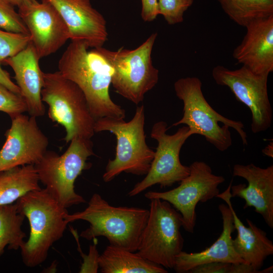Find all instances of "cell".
<instances>
[{
  "label": "cell",
  "instance_id": "1",
  "mask_svg": "<svg viewBox=\"0 0 273 273\" xmlns=\"http://www.w3.org/2000/svg\"><path fill=\"white\" fill-rule=\"evenodd\" d=\"M88 48L84 41H71L59 60V71L81 89L96 120L105 117L124 119L125 110L109 94L112 68L96 48Z\"/></svg>",
  "mask_w": 273,
  "mask_h": 273
},
{
  "label": "cell",
  "instance_id": "2",
  "mask_svg": "<svg viewBox=\"0 0 273 273\" xmlns=\"http://www.w3.org/2000/svg\"><path fill=\"white\" fill-rule=\"evenodd\" d=\"M149 210L136 207L111 205L98 193L94 194L87 207L81 211L67 214L68 223L83 220L89 226L80 236L90 240L105 237L110 245L136 252Z\"/></svg>",
  "mask_w": 273,
  "mask_h": 273
},
{
  "label": "cell",
  "instance_id": "3",
  "mask_svg": "<svg viewBox=\"0 0 273 273\" xmlns=\"http://www.w3.org/2000/svg\"><path fill=\"white\" fill-rule=\"evenodd\" d=\"M15 204L30 225L29 237L20 248L22 260L27 267H35L45 261L52 246L63 237L68 212L46 189L30 191Z\"/></svg>",
  "mask_w": 273,
  "mask_h": 273
},
{
  "label": "cell",
  "instance_id": "4",
  "mask_svg": "<svg viewBox=\"0 0 273 273\" xmlns=\"http://www.w3.org/2000/svg\"><path fill=\"white\" fill-rule=\"evenodd\" d=\"M202 86L201 80L194 76L181 78L174 82L176 96L183 102L184 107L182 118L172 126L185 124L193 134L202 135L221 152L226 151L232 145L230 127L237 131L244 145H248L243 123L226 118L216 111L205 98Z\"/></svg>",
  "mask_w": 273,
  "mask_h": 273
},
{
  "label": "cell",
  "instance_id": "5",
  "mask_svg": "<svg viewBox=\"0 0 273 273\" xmlns=\"http://www.w3.org/2000/svg\"><path fill=\"white\" fill-rule=\"evenodd\" d=\"M145 122L143 105L136 107L128 122L108 117L96 120L95 132L109 131L115 135L117 141L115 157L109 160L103 175L105 182H110L123 172L136 175L148 173L155 151L146 143Z\"/></svg>",
  "mask_w": 273,
  "mask_h": 273
},
{
  "label": "cell",
  "instance_id": "6",
  "mask_svg": "<svg viewBox=\"0 0 273 273\" xmlns=\"http://www.w3.org/2000/svg\"><path fill=\"white\" fill-rule=\"evenodd\" d=\"M157 35L153 33L133 50L121 48L113 51L103 47L95 48L113 70L111 84L115 92L135 105L142 102L158 82L159 70L151 57Z\"/></svg>",
  "mask_w": 273,
  "mask_h": 273
},
{
  "label": "cell",
  "instance_id": "7",
  "mask_svg": "<svg viewBox=\"0 0 273 273\" xmlns=\"http://www.w3.org/2000/svg\"><path fill=\"white\" fill-rule=\"evenodd\" d=\"M43 77L41 100L49 105V118L65 128L66 142L75 138L90 139L96 120L81 89L59 71L43 72Z\"/></svg>",
  "mask_w": 273,
  "mask_h": 273
},
{
  "label": "cell",
  "instance_id": "8",
  "mask_svg": "<svg viewBox=\"0 0 273 273\" xmlns=\"http://www.w3.org/2000/svg\"><path fill=\"white\" fill-rule=\"evenodd\" d=\"M70 142L62 155L47 151L34 165L39 181L66 208L85 202L83 197L75 192L74 183L81 172L90 167L86 161L95 155L90 139L75 138Z\"/></svg>",
  "mask_w": 273,
  "mask_h": 273
},
{
  "label": "cell",
  "instance_id": "9",
  "mask_svg": "<svg viewBox=\"0 0 273 273\" xmlns=\"http://www.w3.org/2000/svg\"><path fill=\"white\" fill-rule=\"evenodd\" d=\"M149 210L136 252L164 268H173L184 247L182 216L169 203L160 199H151Z\"/></svg>",
  "mask_w": 273,
  "mask_h": 273
},
{
  "label": "cell",
  "instance_id": "10",
  "mask_svg": "<svg viewBox=\"0 0 273 273\" xmlns=\"http://www.w3.org/2000/svg\"><path fill=\"white\" fill-rule=\"evenodd\" d=\"M168 129L164 121L153 125L151 137L158 143L154 158L146 176L134 186L128 196H136L156 184L161 188L171 187L189 175L190 167L181 164L179 154L187 140L193 134L187 126L179 128L173 134H167Z\"/></svg>",
  "mask_w": 273,
  "mask_h": 273
},
{
  "label": "cell",
  "instance_id": "11",
  "mask_svg": "<svg viewBox=\"0 0 273 273\" xmlns=\"http://www.w3.org/2000/svg\"><path fill=\"white\" fill-rule=\"evenodd\" d=\"M189 167V175L177 187L165 192L149 191L145 197L149 200L160 199L169 203L180 213L185 231L193 233L196 225L197 204L216 197L219 193L218 186L225 179L222 176L213 174L211 167L203 161H195Z\"/></svg>",
  "mask_w": 273,
  "mask_h": 273
},
{
  "label": "cell",
  "instance_id": "12",
  "mask_svg": "<svg viewBox=\"0 0 273 273\" xmlns=\"http://www.w3.org/2000/svg\"><path fill=\"white\" fill-rule=\"evenodd\" d=\"M212 76L217 84L229 87L236 99L249 109L253 133L270 127L272 110L267 90L268 75L256 74L244 66L230 70L217 65L213 68Z\"/></svg>",
  "mask_w": 273,
  "mask_h": 273
},
{
  "label": "cell",
  "instance_id": "13",
  "mask_svg": "<svg viewBox=\"0 0 273 273\" xmlns=\"http://www.w3.org/2000/svg\"><path fill=\"white\" fill-rule=\"evenodd\" d=\"M39 59L48 56L70 39L68 27L56 8L48 1H27L18 7Z\"/></svg>",
  "mask_w": 273,
  "mask_h": 273
},
{
  "label": "cell",
  "instance_id": "14",
  "mask_svg": "<svg viewBox=\"0 0 273 273\" xmlns=\"http://www.w3.org/2000/svg\"><path fill=\"white\" fill-rule=\"evenodd\" d=\"M12 119L0 150V172L19 166L35 165L47 151L48 138L39 128L35 117L22 113Z\"/></svg>",
  "mask_w": 273,
  "mask_h": 273
},
{
  "label": "cell",
  "instance_id": "15",
  "mask_svg": "<svg viewBox=\"0 0 273 273\" xmlns=\"http://www.w3.org/2000/svg\"><path fill=\"white\" fill-rule=\"evenodd\" d=\"M57 10L69 29L72 41L85 42L89 48L102 47L108 40L104 17L90 0H48Z\"/></svg>",
  "mask_w": 273,
  "mask_h": 273
},
{
  "label": "cell",
  "instance_id": "16",
  "mask_svg": "<svg viewBox=\"0 0 273 273\" xmlns=\"http://www.w3.org/2000/svg\"><path fill=\"white\" fill-rule=\"evenodd\" d=\"M233 174L245 179L246 184L231 186L232 197L245 201L244 208L253 207L261 215L266 224L273 228V165L266 168L253 163L234 165Z\"/></svg>",
  "mask_w": 273,
  "mask_h": 273
},
{
  "label": "cell",
  "instance_id": "17",
  "mask_svg": "<svg viewBox=\"0 0 273 273\" xmlns=\"http://www.w3.org/2000/svg\"><path fill=\"white\" fill-rule=\"evenodd\" d=\"M234 50V59L252 72L268 75L273 71V15L254 20Z\"/></svg>",
  "mask_w": 273,
  "mask_h": 273
},
{
  "label": "cell",
  "instance_id": "18",
  "mask_svg": "<svg viewBox=\"0 0 273 273\" xmlns=\"http://www.w3.org/2000/svg\"><path fill=\"white\" fill-rule=\"evenodd\" d=\"M39 59L30 41L23 50L2 62L13 69L17 85L27 105V112L35 117L42 116L45 113L41 97L43 72L39 67Z\"/></svg>",
  "mask_w": 273,
  "mask_h": 273
},
{
  "label": "cell",
  "instance_id": "19",
  "mask_svg": "<svg viewBox=\"0 0 273 273\" xmlns=\"http://www.w3.org/2000/svg\"><path fill=\"white\" fill-rule=\"evenodd\" d=\"M232 184V180L226 189L219 193L216 197L225 202L232 211L234 224L237 232L236 238L233 239L235 251L246 263L253 267L255 273L260 272L264 261L273 254V243L267 237L266 232L251 220L246 219L248 224L246 226L238 217L231 202Z\"/></svg>",
  "mask_w": 273,
  "mask_h": 273
},
{
  "label": "cell",
  "instance_id": "20",
  "mask_svg": "<svg viewBox=\"0 0 273 273\" xmlns=\"http://www.w3.org/2000/svg\"><path fill=\"white\" fill-rule=\"evenodd\" d=\"M222 219V231L216 241L209 247L198 252L181 251L176 257L173 269L176 272L185 273L195 266L212 262L232 263H245L235 251L232 234L235 230L232 211L226 204L218 206Z\"/></svg>",
  "mask_w": 273,
  "mask_h": 273
},
{
  "label": "cell",
  "instance_id": "21",
  "mask_svg": "<svg viewBox=\"0 0 273 273\" xmlns=\"http://www.w3.org/2000/svg\"><path fill=\"white\" fill-rule=\"evenodd\" d=\"M109 245L100 255L99 266L102 273H167L163 266L137 252Z\"/></svg>",
  "mask_w": 273,
  "mask_h": 273
},
{
  "label": "cell",
  "instance_id": "22",
  "mask_svg": "<svg viewBox=\"0 0 273 273\" xmlns=\"http://www.w3.org/2000/svg\"><path fill=\"white\" fill-rule=\"evenodd\" d=\"M39 182L33 164L0 172V206L11 204L27 193L40 189Z\"/></svg>",
  "mask_w": 273,
  "mask_h": 273
},
{
  "label": "cell",
  "instance_id": "23",
  "mask_svg": "<svg viewBox=\"0 0 273 273\" xmlns=\"http://www.w3.org/2000/svg\"><path fill=\"white\" fill-rule=\"evenodd\" d=\"M225 13L245 27L250 22L273 15V0H217Z\"/></svg>",
  "mask_w": 273,
  "mask_h": 273
},
{
  "label": "cell",
  "instance_id": "24",
  "mask_svg": "<svg viewBox=\"0 0 273 273\" xmlns=\"http://www.w3.org/2000/svg\"><path fill=\"white\" fill-rule=\"evenodd\" d=\"M24 218L16 204L0 206V256L6 247L18 250L24 244L26 235L21 226Z\"/></svg>",
  "mask_w": 273,
  "mask_h": 273
},
{
  "label": "cell",
  "instance_id": "25",
  "mask_svg": "<svg viewBox=\"0 0 273 273\" xmlns=\"http://www.w3.org/2000/svg\"><path fill=\"white\" fill-rule=\"evenodd\" d=\"M31 41L29 35L8 32L0 29V62L18 53Z\"/></svg>",
  "mask_w": 273,
  "mask_h": 273
},
{
  "label": "cell",
  "instance_id": "26",
  "mask_svg": "<svg viewBox=\"0 0 273 273\" xmlns=\"http://www.w3.org/2000/svg\"><path fill=\"white\" fill-rule=\"evenodd\" d=\"M0 29L8 32L29 35L26 25L18 12L15 11L14 6L5 0H0Z\"/></svg>",
  "mask_w": 273,
  "mask_h": 273
},
{
  "label": "cell",
  "instance_id": "27",
  "mask_svg": "<svg viewBox=\"0 0 273 273\" xmlns=\"http://www.w3.org/2000/svg\"><path fill=\"white\" fill-rule=\"evenodd\" d=\"M193 3L194 0H157L158 15L169 25L181 23L185 12Z\"/></svg>",
  "mask_w": 273,
  "mask_h": 273
},
{
  "label": "cell",
  "instance_id": "28",
  "mask_svg": "<svg viewBox=\"0 0 273 273\" xmlns=\"http://www.w3.org/2000/svg\"><path fill=\"white\" fill-rule=\"evenodd\" d=\"M189 273H255L253 267L246 263L212 262L192 268Z\"/></svg>",
  "mask_w": 273,
  "mask_h": 273
},
{
  "label": "cell",
  "instance_id": "29",
  "mask_svg": "<svg viewBox=\"0 0 273 273\" xmlns=\"http://www.w3.org/2000/svg\"><path fill=\"white\" fill-rule=\"evenodd\" d=\"M0 111L9 114L11 118L27 111L23 97L0 83Z\"/></svg>",
  "mask_w": 273,
  "mask_h": 273
},
{
  "label": "cell",
  "instance_id": "30",
  "mask_svg": "<svg viewBox=\"0 0 273 273\" xmlns=\"http://www.w3.org/2000/svg\"><path fill=\"white\" fill-rule=\"evenodd\" d=\"M71 231L78 245V251L80 253V255L83 259V262L81 265L79 272L80 273H96L98 272L99 268V258L100 255L99 254L97 245L98 243L97 239L94 238V244L89 246L88 254H86L83 253L81 250L80 246L79 243V237L77 232L73 228H71Z\"/></svg>",
  "mask_w": 273,
  "mask_h": 273
},
{
  "label": "cell",
  "instance_id": "31",
  "mask_svg": "<svg viewBox=\"0 0 273 273\" xmlns=\"http://www.w3.org/2000/svg\"><path fill=\"white\" fill-rule=\"evenodd\" d=\"M141 17L144 21L150 22L158 16L157 0H141Z\"/></svg>",
  "mask_w": 273,
  "mask_h": 273
},
{
  "label": "cell",
  "instance_id": "32",
  "mask_svg": "<svg viewBox=\"0 0 273 273\" xmlns=\"http://www.w3.org/2000/svg\"><path fill=\"white\" fill-rule=\"evenodd\" d=\"M1 64L2 63L0 62V83L5 86L12 92L21 95L19 87L12 80L9 73L2 68Z\"/></svg>",
  "mask_w": 273,
  "mask_h": 273
},
{
  "label": "cell",
  "instance_id": "33",
  "mask_svg": "<svg viewBox=\"0 0 273 273\" xmlns=\"http://www.w3.org/2000/svg\"><path fill=\"white\" fill-rule=\"evenodd\" d=\"M262 153L271 158H273V143L270 142L262 150Z\"/></svg>",
  "mask_w": 273,
  "mask_h": 273
},
{
  "label": "cell",
  "instance_id": "34",
  "mask_svg": "<svg viewBox=\"0 0 273 273\" xmlns=\"http://www.w3.org/2000/svg\"><path fill=\"white\" fill-rule=\"evenodd\" d=\"M8 3H10L14 6L19 7L24 2L28 1V0H5Z\"/></svg>",
  "mask_w": 273,
  "mask_h": 273
}]
</instances>
